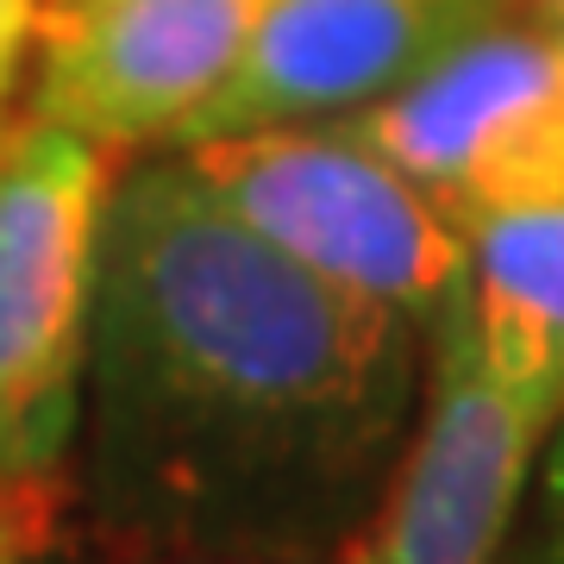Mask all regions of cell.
<instances>
[{"instance_id": "obj_1", "label": "cell", "mask_w": 564, "mask_h": 564, "mask_svg": "<svg viewBox=\"0 0 564 564\" xmlns=\"http://www.w3.org/2000/svg\"><path fill=\"white\" fill-rule=\"evenodd\" d=\"M426 333L263 245L182 151L113 176L82 364L88 508L163 564H339L426 408Z\"/></svg>"}, {"instance_id": "obj_2", "label": "cell", "mask_w": 564, "mask_h": 564, "mask_svg": "<svg viewBox=\"0 0 564 564\" xmlns=\"http://www.w3.org/2000/svg\"><path fill=\"white\" fill-rule=\"evenodd\" d=\"M176 151L263 245L351 295L402 307L426 339L470 295L464 226L333 120L263 126Z\"/></svg>"}, {"instance_id": "obj_3", "label": "cell", "mask_w": 564, "mask_h": 564, "mask_svg": "<svg viewBox=\"0 0 564 564\" xmlns=\"http://www.w3.org/2000/svg\"><path fill=\"white\" fill-rule=\"evenodd\" d=\"M113 151L51 120L0 132V477H57L82 421Z\"/></svg>"}, {"instance_id": "obj_4", "label": "cell", "mask_w": 564, "mask_h": 564, "mask_svg": "<svg viewBox=\"0 0 564 564\" xmlns=\"http://www.w3.org/2000/svg\"><path fill=\"white\" fill-rule=\"evenodd\" d=\"M395 163L452 220L564 202V51L545 13L514 7L426 63L395 95L333 120Z\"/></svg>"}, {"instance_id": "obj_5", "label": "cell", "mask_w": 564, "mask_h": 564, "mask_svg": "<svg viewBox=\"0 0 564 564\" xmlns=\"http://www.w3.org/2000/svg\"><path fill=\"white\" fill-rule=\"evenodd\" d=\"M514 7L527 0H263L232 76L176 132V144L345 120Z\"/></svg>"}, {"instance_id": "obj_6", "label": "cell", "mask_w": 564, "mask_h": 564, "mask_svg": "<svg viewBox=\"0 0 564 564\" xmlns=\"http://www.w3.org/2000/svg\"><path fill=\"white\" fill-rule=\"evenodd\" d=\"M263 0H82L44 13L32 120L132 151L176 132L232 76Z\"/></svg>"}, {"instance_id": "obj_7", "label": "cell", "mask_w": 564, "mask_h": 564, "mask_svg": "<svg viewBox=\"0 0 564 564\" xmlns=\"http://www.w3.org/2000/svg\"><path fill=\"white\" fill-rule=\"evenodd\" d=\"M426 345L421 433L370 540L358 545V564H489L540 445V426L477 358L470 295L433 326Z\"/></svg>"}, {"instance_id": "obj_8", "label": "cell", "mask_w": 564, "mask_h": 564, "mask_svg": "<svg viewBox=\"0 0 564 564\" xmlns=\"http://www.w3.org/2000/svg\"><path fill=\"white\" fill-rule=\"evenodd\" d=\"M470 339L527 421L564 414V202L470 214Z\"/></svg>"}, {"instance_id": "obj_9", "label": "cell", "mask_w": 564, "mask_h": 564, "mask_svg": "<svg viewBox=\"0 0 564 564\" xmlns=\"http://www.w3.org/2000/svg\"><path fill=\"white\" fill-rule=\"evenodd\" d=\"M489 564H564V414L533 445Z\"/></svg>"}, {"instance_id": "obj_10", "label": "cell", "mask_w": 564, "mask_h": 564, "mask_svg": "<svg viewBox=\"0 0 564 564\" xmlns=\"http://www.w3.org/2000/svg\"><path fill=\"white\" fill-rule=\"evenodd\" d=\"M57 477H0V552H39L57 527Z\"/></svg>"}, {"instance_id": "obj_11", "label": "cell", "mask_w": 564, "mask_h": 564, "mask_svg": "<svg viewBox=\"0 0 564 564\" xmlns=\"http://www.w3.org/2000/svg\"><path fill=\"white\" fill-rule=\"evenodd\" d=\"M39 32H44V0H0V101L13 95L20 63Z\"/></svg>"}, {"instance_id": "obj_12", "label": "cell", "mask_w": 564, "mask_h": 564, "mask_svg": "<svg viewBox=\"0 0 564 564\" xmlns=\"http://www.w3.org/2000/svg\"><path fill=\"white\" fill-rule=\"evenodd\" d=\"M533 13H564V0H527Z\"/></svg>"}, {"instance_id": "obj_13", "label": "cell", "mask_w": 564, "mask_h": 564, "mask_svg": "<svg viewBox=\"0 0 564 564\" xmlns=\"http://www.w3.org/2000/svg\"><path fill=\"white\" fill-rule=\"evenodd\" d=\"M552 20V32H558V51H564V13H545Z\"/></svg>"}, {"instance_id": "obj_14", "label": "cell", "mask_w": 564, "mask_h": 564, "mask_svg": "<svg viewBox=\"0 0 564 564\" xmlns=\"http://www.w3.org/2000/svg\"><path fill=\"white\" fill-rule=\"evenodd\" d=\"M0 564H20V552H0Z\"/></svg>"}, {"instance_id": "obj_15", "label": "cell", "mask_w": 564, "mask_h": 564, "mask_svg": "<svg viewBox=\"0 0 564 564\" xmlns=\"http://www.w3.org/2000/svg\"><path fill=\"white\" fill-rule=\"evenodd\" d=\"M57 7H82V0H57Z\"/></svg>"}]
</instances>
